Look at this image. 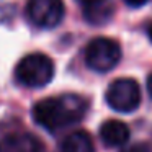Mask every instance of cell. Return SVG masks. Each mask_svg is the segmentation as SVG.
<instances>
[{
    "mask_svg": "<svg viewBox=\"0 0 152 152\" xmlns=\"http://www.w3.org/2000/svg\"><path fill=\"white\" fill-rule=\"evenodd\" d=\"M82 12L90 25H105L113 17L115 0H82Z\"/></svg>",
    "mask_w": 152,
    "mask_h": 152,
    "instance_id": "8992f818",
    "label": "cell"
},
{
    "mask_svg": "<svg viewBox=\"0 0 152 152\" xmlns=\"http://www.w3.org/2000/svg\"><path fill=\"white\" fill-rule=\"evenodd\" d=\"M87 111V102L79 95L44 98L33 106V119L48 131L54 132L80 121Z\"/></svg>",
    "mask_w": 152,
    "mask_h": 152,
    "instance_id": "6da1fadb",
    "label": "cell"
},
{
    "mask_svg": "<svg viewBox=\"0 0 152 152\" xmlns=\"http://www.w3.org/2000/svg\"><path fill=\"white\" fill-rule=\"evenodd\" d=\"M124 152H151V149H149V145H147V144L141 142V144H134V145H131V147L126 149Z\"/></svg>",
    "mask_w": 152,
    "mask_h": 152,
    "instance_id": "30bf717a",
    "label": "cell"
},
{
    "mask_svg": "<svg viewBox=\"0 0 152 152\" xmlns=\"http://www.w3.org/2000/svg\"><path fill=\"white\" fill-rule=\"evenodd\" d=\"M147 34H149V39L152 41V23L149 25V28H147Z\"/></svg>",
    "mask_w": 152,
    "mask_h": 152,
    "instance_id": "4fadbf2b",
    "label": "cell"
},
{
    "mask_svg": "<svg viewBox=\"0 0 152 152\" xmlns=\"http://www.w3.org/2000/svg\"><path fill=\"white\" fill-rule=\"evenodd\" d=\"M15 77L21 85L30 87V88H39L53 80L54 64L46 54H28L18 62L15 69Z\"/></svg>",
    "mask_w": 152,
    "mask_h": 152,
    "instance_id": "7a4b0ae2",
    "label": "cell"
},
{
    "mask_svg": "<svg viewBox=\"0 0 152 152\" xmlns=\"http://www.w3.org/2000/svg\"><path fill=\"white\" fill-rule=\"evenodd\" d=\"M147 92H149V95L152 96V74L149 75V79H147Z\"/></svg>",
    "mask_w": 152,
    "mask_h": 152,
    "instance_id": "7c38bea8",
    "label": "cell"
},
{
    "mask_svg": "<svg viewBox=\"0 0 152 152\" xmlns=\"http://www.w3.org/2000/svg\"><path fill=\"white\" fill-rule=\"evenodd\" d=\"M121 59V48L115 39L95 38L87 44L85 62L95 72H108L115 69Z\"/></svg>",
    "mask_w": 152,
    "mask_h": 152,
    "instance_id": "3957f363",
    "label": "cell"
},
{
    "mask_svg": "<svg viewBox=\"0 0 152 152\" xmlns=\"http://www.w3.org/2000/svg\"><path fill=\"white\" fill-rule=\"evenodd\" d=\"M106 103L118 113H132L141 105V88L132 79H116L106 90Z\"/></svg>",
    "mask_w": 152,
    "mask_h": 152,
    "instance_id": "277c9868",
    "label": "cell"
},
{
    "mask_svg": "<svg viewBox=\"0 0 152 152\" xmlns=\"http://www.w3.org/2000/svg\"><path fill=\"white\" fill-rule=\"evenodd\" d=\"M61 152H95V145L87 131H74L62 141Z\"/></svg>",
    "mask_w": 152,
    "mask_h": 152,
    "instance_id": "9c48e42d",
    "label": "cell"
},
{
    "mask_svg": "<svg viewBox=\"0 0 152 152\" xmlns=\"http://www.w3.org/2000/svg\"><path fill=\"white\" fill-rule=\"evenodd\" d=\"M124 2L129 5V7H134V8L142 7L144 4H147V0H124Z\"/></svg>",
    "mask_w": 152,
    "mask_h": 152,
    "instance_id": "8fae6325",
    "label": "cell"
},
{
    "mask_svg": "<svg viewBox=\"0 0 152 152\" xmlns=\"http://www.w3.org/2000/svg\"><path fill=\"white\" fill-rule=\"evenodd\" d=\"M2 152H44V144L31 132L10 134L0 145Z\"/></svg>",
    "mask_w": 152,
    "mask_h": 152,
    "instance_id": "52a82bcc",
    "label": "cell"
},
{
    "mask_svg": "<svg viewBox=\"0 0 152 152\" xmlns=\"http://www.w3.org/2000/svg\"><path fill=\"white\" fill-rule=\"evenodd\" d=\"M28 18L39 28H54L62 21L66 8L62 0H28Z\"/></svg>",
    "mask_w": 152,
    "mask_h": 152,
    "instance_id": "5b68a950",
    "label": "cell"
},
{
    "mask_svg": "<svg viewBox=\"0 0 152 152\" xmlns=\"http://www.w3.org/2000/svg\"><path fill=\"white\" fill-rule=\"evenodd\" d=\"M131 131H129L128 124L118 119H108L102 124L100 128V137H102L103 144L108 147H121L128 142Z\"/></svg>",
    "mask_w": 152,
    "mask_h": 152,
    "instance_id": "ba28073f",
    "label": "cell"
}]
</instances>
